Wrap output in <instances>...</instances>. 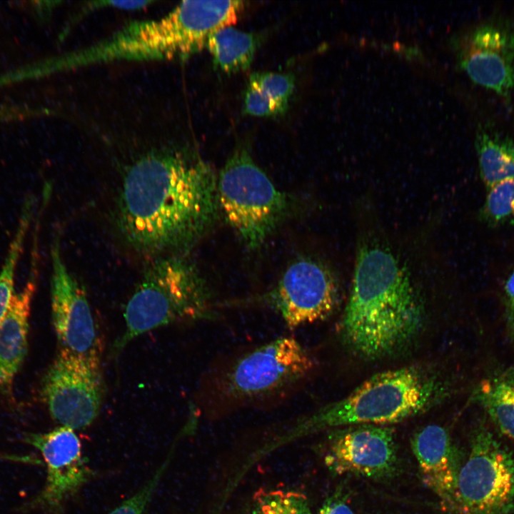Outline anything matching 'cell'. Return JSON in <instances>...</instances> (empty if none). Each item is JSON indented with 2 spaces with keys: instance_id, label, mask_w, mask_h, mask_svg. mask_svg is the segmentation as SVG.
Wrapping results in <instances>:
<instances>
[{
  "instance_id": "obj_1",
  "label": "cell",
  "mask_w": 514,
  "mask_h": 514,
  "mask_svg": "<svg viewBox=\"0 0 514 514\" xmlns=\"http://www.w3.org/2000/svg\"><path fill=\"white\" fill-rule=\"evenodd\" d=\"M217 177L199 156L178 151L138 158L116 198L115 224L126 244L151 258L183 253L216 220Z\"/></svg>"
},
{
  "instance_id": "obj_2",
  "label": "cell",
  "mask_w": 514,
  "mask_h": 514,
  "mask_svg": "<svg viewBox=\"0 0 514 514\" xmlns=\"http://www.w3.org/2000/svg\"><path fill=\"white\" fill-rule=\"evenodd\" d=\"M353 274L339 325L343 342L370 360L405 351L421 333L425 316L408 271L386 242L371 233L359 241Z\"/></svg>"
},
{
  "instance_id": "obj_3",
  "label": "cell",
  "mask_w": 514,
  "mask_h": 514,
  "mask_svg": "<svg viewBox=\"0 0 514 514\" xmlns=\"http://www.w3.org/2000/svg\"><path fill=\"white\" fill-rule=\"evenodd\" d=\"M439 372L413 365L377 373L346 398L326 405L303 423V431L400 422L428 411L450 394Z\"/></svg>"
},
{
  "instance_id": "obj_4",
  "label": "cell",
  "mask_w": 514,
  "mask_h": 514,
  "mask_svg": "<svg viewBox=\"0 0 514 514\" xmlns=\"http://www.w3.org/2000/svg\"><path fill=\"white\" fill-rule=\"evenodd\" d=\"M124 316L125 329L114 345L116 353L153 329L211 318L210 296L198 268L183 253L161 256L143 269Z\"/></svg>"
},
{
  "instance_id": "obj_5",
  "label": "cell",
  "mask_w": 514,
  "mask_h": 514,
  "mask_svg": "<svg viewBox=\"0 0 514 514\" xmlns=\"http://www.w3.org/2000/svg\"><path fill=\"white\" fill-rule=\"evenodd\" d=\"M201 51L199 27L186 1L158 19L131 22L106 39L69 53L56 69L115 61L185 60Z\"/></svg>"
},
{
  "instance_id": "obj_6",
  "label": "cell",
  "mask_w": 514,
  "mask_h": 514,
  "mask_svg": "<svg viewBox=\"0 0 514 514\" xmlns=\"http://www.w3.org/2000/svg\"><path fill=\"white\" fill-rule=\"evenodd\" d=\"M315 366L313 356L300 342L280 337L232 362L218 378L217 393L234 405L261 403L291 391Z\"/></svg>"
},
{
  "instance_id": "obj_7",
  "label": "cell",
  "mask_w": 514,
  "mask_h": 514,
  "mask_svg": "<svg viewBox=\"0 0 514 514\" xmlns=\"http://www.w3.org/2000/svg\"><path fill=\"white\" fill-rule=\"evenodd\" d=\"M219 211L250 248L261 246L288 208L286 196L245 148H238L217 177Z\"/></svg>"
},
{
  "instance_id": "obj_8",
  "label": "cell",
  "mask_w": 514,
  "mask_h": 514,
  "mask_svg": "<svg viewBox=\"0 0 514 514\" xmlns=\"http://www.w3.org/2000/svg\"><path fill=\"white\" fill-rule=\"evenodd\" d=\"M450 510L457 514H510L514 510V457L484 425L472 435Z\"/></svg>"
},
{
  "instance_id": "obj_9",
  "label": "cell",
  "mask_w": 514,
  "mask_h": 514,
  "mask_svg": "<svg viewBox=\"0 0 514 514\" xmlns=\"http://www.w3.org/2000/svg\"><path fill=\"white\" fill-rule=\"evenodd\" d=\"M104 390L101 360L59 350L44 376L42 395L51 417L75 430L85 429L96 419Z\"/></svg>"
},
{
  "instance_id": "obj_10",
  "label": "cell",
  "mask_w": 514,
  "mask_h": 514,
  "mask_svg": "<svg viewBox=\"0 0 514 514\" xmlns=\"http://www.w3.org/2000/svg\"><path fill=\"white\" fill-rule=\"evenodd\" d=\"M339 299L337 281L321 261L303 258L291 263L261 301L291 329L327 318Z\"/></svg>"
},
{
  "instance_id": "obj_11",
  "label": "cell",
  "mask_w": 514,
  "mask_h": 514,
  "mask_svg": "<svg viewBox=\"0 0 514 514\" xmlns=\"http://www.w3.org/2000/svg\"><path fill=\"white\" fill-rule=\"evenodd\" d=\"M458 66L475 84L508 98L514 88V26L479 23L452 40Z\"/></svg>"
},
{
  "instance_id": "obj_12",
  "label": "cell",
  "mask_w": 514,
  "mask_h": 514,
  "mask_svg": "<svg viewBox=\"0 0 514 514\" xmlns=\"http://www.w3.org/2000/svg\"><path fill=\"white\" fill-rule=\"evenodd\" d=\"M51 257V316L60 351L101 360L97 324L84 290L64 261L58 236L52 243Z\"/></svg>"
},
{
  "instance_id": "obj_13",
  "label": "cell",
  "mask_w": 514,
  "mask_h": 514,
  "mask_svg": "<svg viewBox=\"0 0 514 514\" xmlns=\"http://www.w3.org/2000/svg\"><path fill=\"white\" fill-rule=\"evenodd\" d=\"M324 462L336 475L371 479L393 476L398 458L394 430L387 426L358 424L338 428L328 437Z\"/></svg>"
},
{
  "instance_id": "obj_14",
  "label": "cell",
  "mask_w": 514,
  "mask_h": 514,
  "mask_svg": "<svg viewBox=\"0 0 514 514\" xmlns=\"http://www.w3.org/2000/svg\"><path fill=\"white\" fill-rule=\"evenodd\" d=\"M24 440L40 451L46 465V484L31 505L56 510L91 475L81 441L73 429L65 426L44 433L27 434Z\"/></svg>"
},
{
  "instance_id": "obj_15",
  "label": "cell",
  "mask_w": 514,
  "mask_h": 514,
  "mask_svg": "<svg viewBox=\"0 0 514 514\" xmlns=\"http://www.w3.org/2000/svg\"><path fill=\"white\" fill-rule=\"evenodd\" d=\"M410 447L423 483L450 509L461 465L449 433L441 425H427L413 434Z\"/></svg>"
},
{
  "instance_id": "obj_16",
  "label": "cell",
  "mask_w": 514,
  "mask_h": 514,
  "mask_svg": "<svg viewBox=\"0 0 514 514\" xmlns=\"http://www.w3.org/2000/svg\"><path fill=\"white\" fill-rule=\"evenodd\" d=\"M33 251L32 270L23 289L14 294L0 324V388H9L27 351L31 304L36 287V250Z\"/></svg>"
},
{
  "instance_id": "obj_17",
  "label": "cell",
  "mask_w": 514,
  "mask_h": 514,
  "mask_svg": "<svg viewBox=\"0 0 514 514\" xmlns=\"http://www.w3.org/2000/svg\"><path fill=\"white\" fill-rule=\"evenodd\" d=\"M471 400L484 409L502 433L514 439V366L483 379Z\"/></svg>"
},
{
  "instance_id": "obj_18",
  "label": "cell",
  "mask_w": 514,
  "mask_h": 514,
  "mask_svg": "<svg viewBox=\"0 0 514 514\" xmlns=\"http://www.w3.org/2000/svg\"><path fill=\"white\" fill-rule=\"evenodd\" d=\"M475 147L480 178L487 191L514 178V139L490 128L479 126Z\"/></svg>"
},
{
  "instance_id": "obj_19",
  "label": "cell",
  "mask_w": 514,
  "mask_h": 514,
  "mask_svg": "<svg viewBox=\"0 0 514 514\" xmlns=\"http://www.w3.org/2000/svg\"><path fill=\"white\" fill-rule=\"evenodd\" d=\"M261 39L257 34L226 26L209 35L206 48L216 69L233 74L251 66Z\"/></svg>"
},
{
  "instance_id": "obj_20",
  "label": "cell",
  "mask_w": 514,
  "mask_h": 514,
  "mask_svg": "<svg viewBox=\"0 0 514 514\" xmlns=\"http://www.w3.org/2000/svg\"><path fill=\"white\" fill-rule=\"evenodd\" d=\"M253 503V514H311L307 497L291 490L261 488Z\"/></svg>"
},
{
  "instance_id": "obj_21",
  "label": "cell",
  "mask_w": 514,
  "mask_h": 514,
  "mask_svg": "<svg viewBox=\"0 0 514 514\" xmlns=\"http://www.w3.org/2000/svg\"><path fill=\"white\" fill-rule=\"evenodd\" d=\"M487 192L480 220L490 227L514 225V178L500 182Z\"/></svg>"
},
{
  "instance_id": "obj_22",
  "label": "cell",
  "mask_w": 514,
  "mask_h": 514,
  "mask_svg": "<svg viewBox=\"0 0 514 514\" xmlns=\"http://www.w3.org/2000/svg\"><path fill=\"white\" fill-rule=\"evenodd\" d=\"M26 233V231L23 228H19L16 230L0 271V324L9 309L14 295L15 271L18 260L22 252Z\"/></svg>"
},
{
  "instance_id": "obj_23",
  "label": "cell",
  "mask_w": 514,
  "mask_h": 514,
  "mask_svg": "<svg viewBox=\"0 0 514 514\" xmlns=\"http://www.w3.org/2000/svg\"><path fill=\"white\" fill-rule=\"evenodd\" d=\"M248 81L257 86L268 97L286 111L295 89V77L291 74L271 71L252 73Z\"/></svg>"
},
{
  "instance_id": "obj_24",
  "label": "cell",
  "mask_w": 514,
  "mask_h": 514,
  "mask_svg": "<svg viewBox=\"0 0 514 514\" xmlns=\"http://www.w3.org/2000/svg\"><path fill=\"white\" fill-rule=\"evenodd\" d=\"M243 109L246 114L261 117L279 116L286 111L250 81L246 88Z\"/></svg>"
},
{
  "instance_id": "obj_25",
  "label": "cell",
  "mask_w": 514,
  "mask_h": 514,
  "mask_svg": "<svg viewBox=\"0 0 514 514\" xmlns=\"http://www.w3.org/2000/svg\"><path fill=\"white\" fill-rule=\"evenodd\" d=\"M168 458L153 477L136 494L123 502L109 514H143L167 467Z\"/></svg>"
},
{
  "instance_id": "obj_26",
  "label": "cell",
  "mask_w": 514,
  "mask_h": 514,
  "mask_svg": "<svg viewBox=\"0 0 514 514\" xmlns=\"http://www.w3.org/2000/svg\"><path fill=\"white\" fill-rule=\"evenodd\" d=\"M503 293L505 333L510 341H514V270L505 282Z\"/></svg>"
},
{
  "instance_id": "obj_27",
  "label": "cell",
  "mask_w": 514,
  "mask_h": 514,
  "mask_svg": "<svg viewBox=\"0 0 514 514\" xmlns=\"http://www.w3.org/2000/svg\"><path fill=\"white\" fill-rule=\"evenodd\" d=\"M317 514H354L345 493L336 490L323 503Z\"/></svg>"
}]
</instances>
